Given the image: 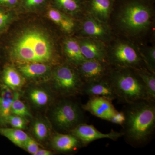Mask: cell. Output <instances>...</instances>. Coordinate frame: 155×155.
Wrapping results in <instances>:
<instances>
[{
	"mask_svg": "<svg viewBox=\"0 0 155 155\" xmlns=\"http://www.w3.org/2000/svg\"><path fill=\"white\" fill-rule=\"evenodd\" d=\"M125 120L122 125L123 137L131 147L142 148L153 138L155 131V101L142 100L125 104Z\"/></svg>",
	"mask_w": 155,
	"mask_h": 155,
	"instance_id": "obj_1",
	"label": "cell"
},
{
	"mask_svg": "<svg viewBox=\"0 0 155 155\" xmlns=\"http://www.w3.org/2000/svg\"><path fill=\"white\" fill-rule=\"evenodd\" d=\"M51 45L47 36L35 29L25 31L13 45L11 56L18 63L48 62L52 56Z\"/></svg>",
	"mask_w": 155,
	"mask_h": 155,
	"instance_id": "obj_2",
	"label": "cell"
},
{
	"mask_svg": "<svg viewBox=\"0 0 155 155\" xmlns=\"http://www.w3.org/2000/svg\"><path fill=\"white\" fill-rule=\"evenodd\" d=\"M108 77L119 101L126 104L150 100L144 83L134 69L115 67Z\"/></svg>",
	"mask_w": 155,
	"mask_h": 155,
	"instance_id": "obj_3",
	"label": "cell"
},
{
	"mask_svg": "<svg viewBox=\"0 0 155 155\" xmlns=\"http://www.w3.org/2000/svg\"><path fill=\"white\" fill-rule=\"evenodd\" d=\"M84 111L76 102L67 98L60 100L52 112V120L60 130L70 132L81 123H85Z\"/></svg>",
	"mask_w": 155,
	"mask_h": 155,
	"instance_id": "obj_4",
	"label": "cell"
},
{
	"mask_svg": "<svg viewBox=\"0 0 155 155\" xmlns=\"http://www.w3.org/2000/svg\"><path fill=\"white\" fill-rule=\"evenodd\" d=\"M84 83L78 71L67 65L58 67L54 72V86L62 96L67 97L82 94Z\"/></svg>",
	"mask_w": 155,
	"mask_h": 155,
	"instance_id": "obj_5",
	"label": "cell"
},
{
	"mask_svg": "<svg viewBox=\"0 0 155 155\" xmlns=\"http://www.w3.org/2000/svg\"><path fill=\"white\" fill-rule=\"evenodd\" d=\"M151 17L150 9L137 2L130 3L123 8L119 17V21L125 30L137 33L146 29Z\"/></svg>",
	"mask_w": 155,
	"mask_h": 155,
	"instance_id": "obj_6",
	"label": "cell"
},
{
	"mask_svg": "<svg viewBox=\"0 0 155 155\" xmlns=\"http://www.w3.org/2000/svg\"><path fill=\"white\" fill-rule=\"evenodd\" d=\"M142 59L132 46L126 43L116 46L111 55L109 63L115 67L131 69L144 68L142 67Z\"/></svg>",
	"mask_w": 155,
	"mask_h": 155,
	"instance_id": "obj_7",
	"label": "cell"
},
{
	"mask_svg": "<svg viewBox=\"0 0 155 155\" xmlns=\"http://www.w3.org/2000/svg\"><path fill=\"white\" fill-rule=\"evenodd\" d=\"M75 135L81 142L83 147H87L91 143L102 139H109L116 141L123 136L122 131L118 132L112 129L108 133H104L97 130L93 125L81 123L69 132Z\"/></svg>",
	"mask_w": 155,
	"mask_h": 155,
	"instance_id": "obj_8",
	"label": "cell"
},
{
	"mask_svg": "<svg viewBox=\"0 0 155 155\" xmlns=\"http://www.w3.org/2000/svg\"><path fill=\"white\" fill-rule=\"evenodd\" d=\"M78 67V71L84 84L94 82L107 77L112 69L110 64L107 62L87 59Z\"/></svg>",
	"mask_w": 155,
	"mask_h": 155,
	"instance_id": "obj_9",
	"label": "cell"
},
{
	"mask_svg": "<svg viewBox=\"0 0 155 155\" xmlns=\"http://www.w3.org/2000/svg\"><path fill=\"white\" fill-rule=\"evenodd\" d=\"M81 106L84 111L108 121H110L117 111L112 104V101L102 97H89L87 102Z\"/></svg>",
	"mask_w": 155,
	"mask_h": 155,
	"instance_id": "obj_10",
	"label": "cell"
},
{
	"mask_svg": "<svg viewBox=\"0 0 155 155\" xmlns=\"http://www.w3.org/2000/svg\"><path fill=\"white\" fill-rule=\"evenodd\" d=\"M82 94L89 97H102L111 101L117 99L108 76L94 82L84 84Z\"/></svg>",
	"mask_w": 155,
	"mask_h": 155,
	"instance_id": "obj_11",
	"label": "cell"
},
{
	"mask_svg": "<svg viewBox=\"0 0 155 155\" xmlns=\"http://www.w3.org/2000/svg\"><path fill=\"white\" fill-rule=\"evenodd\" d=\"M52 147L61 153L75 152L83 147L80 140L72 134L57 133L51 140Z\"/></svg>",
	"mask_w": 155,
	"mask_h": 155,
	"instance_id": "obj_12",
	"label": "cell"
},
{
	"mask_svg": "<svg viewBox=\"0 0 155 155\" xmlns=\"http://www.w3.org/2000/svg\"><path fill=\"white\" fill-rule=\"evenodd\" d=\"M79 44L81 53L85 59L108 63L105 50L101 43L86 39L81 41Z\"/></svg>",
	"mask_w": 155,
	"mask_h": 155,
	"instance_id": "obj_13",
	"label": "cell"
},
{
	"mask_svg": "<svg viewBox=\"0 0 155 155\" xmlns=\"http://www.w3.org/2000/svg\"><path fill=\"white\" fill-rule=\"evenodd\" d=\"M12 90L5 85H3L1 91V104L0 106V122L8 123L9 116L11 114V107L14 97Z\"/></svg>",
	"mask_w": 155,
	"mask_h": 155,
	"instance_id": "obj_14",
	"label": "cell"
},
{
	"mask_svg": "<svg viewBox=\"0 0 155 155\" xmlns=\"http://www.w3.org/2000/svg\"><path fill=\"white\" fill-rule=\"evenodd\" d=\"M2 78L5 85L13 91L21 88L25 83L24 78L12 66L5 67L3 71Z\"/></svg>",
	"mask_w": 155,
	"mask_h": 155,
	"instance_id": "obj_15",
	"label": "cell"
},
{
	"mask_svg": "<svg viewBox=\"0 0 155 155\" xmlns=\"http://www.w3.org/2000/svg\"><path fill=\"white\" fill-rule=\"evenodd\" d=\"M84 33L88 36L97 38H103L107 36L108 31L99 20L89 17L83 25Z\"/></svg>",
	"mask_w": 155,
	"mask_h": 155,
	"instance_id": "obj_16",
	"label": "cell"
},
{
	"mask_svg": "<svg viewBox=\"0 0 155 155\" xmlns=\"http://www.w3.org/2000/svg\"><path fill=\"white\" fill-rule=\"evenodd\" d=\"M90 8L92 13L101 22L108 20L110 13L111 0H91Z\"/></svg>",
	"mask_w": 155,
	"mask_h": 155,
	"instance_id": "obj_17",
	"label": "cell"
},
{
	"mask_svg": "<svg viewBox=\"0 0 155 155\" xmlns=\"http://www.w3.org/2000/svg\"><path fill=\"white\" fill-rule=\"evenodd\" d=\"M23 76L29 78H35L45 75L49 70L48 66L44 63H32L22 64L19 67Z\"/></svg>",
	"mask_w": 155,
	"mask_h": 155,
	"instance_id": "obj_18",
	"label": "cell"
},
{
	"mask_svg": "<svg viewBox=\"0 0 155 155\" xmlns=\"http://www.w3.org/2000/svg\"><path fill=\"white\" fill-rule=\"evenodd\" d=\"M47 15L50 19L66 32L70 33L73 30L75 26L74 21L61 11L51 9L48 11Z\"/></svg>",
	"mask_w": 155,
	"mask_h": 155,
	"instance_id": "obj_19",
	"label": "cell"
},
{
	"mask_svg": "<svg viewBox=\"0 0 155 155\" xmlns=\"http://www.w3.org/2000/svg\"><path fill=\"white\" fill-rule=\"evenodd\" d=\"M64 47L68 58L77 66L86 60L81 53L79 43L75 40H67L64 43Z\"/></svg>",
	"mask_w": 155,
	"mask_h": 155,
	"instance_id": "obj_20",
	"label": "cell"
},
{
	"mask_svg": "<svg viewBox=\"0 0 155 155\" xmlns=\"http://www.w3.org/2000/svg\"><path fill=\"white\" fill-rule=\"evenodd\" d=\"M0 134L5 137L14 144L22 148L29 136L21 129L15 128H0Z\"/></svg>",
	"mask_w": 155,
	"mask_h": 155,
	"instance_id": "obj_21",
	"label": "cell"
},
{
	"mask_svg": "<svg viewBox=\"0 0 155 155\" xmlns=\"http://www.w3.org/2000/svg\"><path fill=\"white\" fill-rule=\"evenodd\" d=\"M134 70L144 83L150 99L155 101V72L145 68Z\"/></svg>",
	"mask_w": 155,
	"mask_h": 155,
	"instance_id": "obj_22",
	"label": "cell"
},
{
	"mask_svg": "<svg viewBox=\"0 0 155 155\" xmlns=\"http://www.w3.org/2000/svg\"><path fill=\"white\" fill-rule=\"evenodd\" d=\"M29 97L31 102L38 107L45 106L50 100V96L47 92L39 88L31 90L29 92Z\"/></svg>",
	"mask_w": 155,
	"mask_h": 155,
	"instance_id": "obj_23",
	"label": "cell"
},
{
	"mask_svg": "<svg viewBox=\"0 0 155 155\" xmlns=\"http://www.w3.org/2000/svg\"><path fill=\"white\" fill-rule=\"evenodd\" d=\"M11 114L24 117H31V115L28 108L20 99L19 94L15 92L14 101L11 107Z\"/></svg>",
	"mask_w": 155,
	"mask_h": 155,
	"instance_id": "obj_24",
	"label": "cell"
},
{
	"mask_svg": "<svg viewBox=\"0 0 155 155\" xmlns=\"http://www.w3.org/2000/svg\"><path fill=\"white\" fill-rule=\"evenodd\" d=\"M32 130L34 134L38 140H44L49 135V128L47 124L42 120H38L34 123Z\"/></svg>",
	"mask_w": 155,
	"mask_h": 155,
	"instance_id": "obj_25",
	"label": "cell"
},
{
	"mask_svg": "<svg viewBox=\"0 0 155 155\" xmlns=\"http://www.w3.org/2000/svg\"><path fill=\"white\" fill-rule=\"evenodd\" d=\"M57 4L66 11L75 13L80 8L79 3L76 0H56Z\"/></svg>",
	"mask_w": 155,
	"mask_h": 155,
	"instance_id": "obj_26",
	"label": "cell"
},
{
	"mask_svg": "<svg viewBox=\"0 0 155 155\" xmlns=\"http://www.w3.org/2000/svg\"><path fill=\"white\" fill-rule=\"evenodd\" d=\"M25 119V117L11 114L8 119V123L13 128L23 130L27 126V122Z\"/></svg>",
	"mask_w": 155,
	"mask_h": 155,
	"instance_id": "obj_27",
	"label": "cell"
},
{
	"mask_svg": "<svg viewBox=\"0 0 155 155\" xmlns=\"http://www.w3.org/2000/svg\"><path fill=\"white\" fill-rule=\"evenodd\" d=\"M22 148L25 149L29 153L34 155L39 149L40 148L38 143L29 137L23 145Z\"/></svg>",
	"mask_w": 155,
	"mask_h": 155,
	"instance_id": "obj_28",
	"label": "cell"
},
{
	"mask_svg": "<svg viewBox=\"0 0 155 155\" xmlns=\"http://www.w3.org/2000/svg\"><path fill=\"white\" fill-rule=\"evenodd\" d=\"M125 120V116L122 111H117L109 122L122 126Z\"/></svg>",
	"mask_w": 155,
	"mask_h": 155,
	"instance_id": "obj_29",
	"label": "cell"
},
{
	"mask_svg": "<svg viewBox=\"0 0 155 155\" xmlns=\"http://www.w3.org/2000/svg\"><path fill=\"white\" fill-rule=\"evenodd\" d=\"M10 19L8 14L0 9V31L3 30L8 25Z\"/></svg>",
	"mask_w": 155,
	"mask_h": 155,
	"instance_id": "obj_30",
	"label": "cell"
},
{
	"mask_svg": "<svg viewBox=\"0 0 155 155\" xmlns=\"http://www.w3.org/2000/svg\"><path fill=\"white\" fill-rule=\"evenodd\" d=\"M45 0H25V5L29 8L35 7L41 5Z\"/></svg>",
	"mask_w": 155,
	"mask_h": 155,
	"instance_id": "obj_31",
	"label": "cell"
},
{
	"mask_svg": "<svg viewBox=\"0 0 155 155\" xmlns=\"http://www.w3.org/2000/svg\"><path fill=\"white\" fill-rule=\"evenodd\" d=\"M53 154V153L51 151L39 148V149L34 155H52Z\"/></svg>",
	"mask_w": 155,
	"mask_h": 155,
	"instance_id": "obj_32",
	"label": "cell"
},
{
	"mask_svg": "<svg viewBox=\"0 0 155 155\" xmlns=\"http://www.w3.org/2000/svg\"><path fill=\"white\" fill-rule=\"evenodd\" d=\"M18 0H4L2 5L7 6H12L17 3Z\"/></svg>",
	"mask_w": 155,
	"mask_h": 155,
	"instance_id": "obj_33",
	"label": "cell"
},
{
	"mask_svg": "<svg viewBox=\"0 0 155 155\" xmlns=\"http://www.w3.org/2000/svg\"><path fill=\"white\" fill-rule=\"evenodd\" d=\"M1 96H0V106H1Z\"/></svg>",
	"mask_w": 155,
	"mask_h": 155,
	"instance_id": "obj_34",
	"label": "cell"
}]
</instances>
